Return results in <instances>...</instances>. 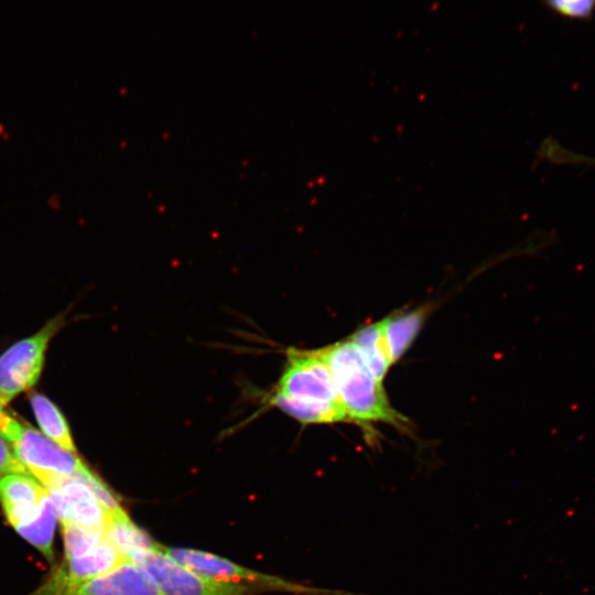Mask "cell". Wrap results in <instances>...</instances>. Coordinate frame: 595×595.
I'll use <instances>...</instances> for the list:
<instances>
[{
  "instance_id": "2e32d148",
  "label": "cell",
  "mask_w": 595,
  "mask_h": 595,
  "mask_svg": "<svg viewBox=\"0 0 595 595\" xmlns=\"http://www.w3.org/2000/svg\"><path fill=\"white\" fill-rule=\"evenodd\" d=\"M63 536L66 559L82 556L106 539L102 531L73 523L63 524Z\"/></svg>"
},
{
  "instance_id": "5bb4252c",
  "label": "cell",
  "mask_w": 595,
  "mask_h": 595,
  "mask_svg": "<svg viewBox=\"0 0 595 595\" xmlns=\"http://www.w3.org/2000/svg\"><path fill=\"white\" fill-rule=\"evenodd\" d=\"M56 519L57 516L53 502L50 495H47L39 512L32 519L14 529L21 537L41 551L48 561H52Z\"/></svg>"
},
{
  "instance_id": "e0dca14e",
  "label": "cell",
  "mask_w": 595,
  "mask_h": 595,
  "mask_svg": "<svg viewBox=\"0 0 595 595\" xmlns=\"http://www.w3.org/2000/svg\"><path fill=\"white\" fill-rule=\"evenodd\" d=\"M537 156L540 161L556 165L595 166V158L576 153L551 137L540 143Z\"/></svg>"
},
{
  "instance_id": "44dd1931",
  "label": "cell",
  "mask_w": 595,
  "mask_h": 595,
  "mask_svg": "<svg viewBox=\"0 0 595 595\" xmlns=\"http://www.w3.org/2000/svg\"><path fill=\"white\" fill-rule=\"evenodd\" d=\"M21 429V423L10 418L6 412L0 408V434L9 440L13 441Z\"/></svg>"
},
{
  "instance_id": "5b68a950",
  "label": "cell",
  "mask_w": 595,
  "mask_h": 595,
  "mask_svg": "<svg viewBox=\"0 0 595 595\" xmlns=\"http://www.w3.org/2000/svg\"><path fill=\"white\" fill-rule=\"evenodd\" d=\"M58 324L60 321L50 322L37 334L22 339L0 356V405L35 385L48 340Z\"/></svg>"
},
{
  "instance_id": "8992f818",
  "label": "cell",
  "mask_w": 595,
  "mask_h": 595,
  "mask_svg": "<svg viewBox=\"0 0 595 595\" xmlns=\"http://www.w3.org/2000/svg\"><path fill=\"white\" fill-rule=\"evenodd\" d=\"M48 491L62 524L73 523L105 532L110 515L91 488L77 476H55L41 482Z\"/></svg>"
},
{
  "instance_id": "9a60e30c",
  "label": "cell",
  "mask_w": 595,
  "mask_h": 595,
  "mask_svg": "<svg viewBox=\"0 0 595 595\" xmlns=\"http://www.w3.org/2000/svg\"><path fill=\"white\" fill-rule=\"evenodd\" d=\"M30 401L36 420L46 436L75 454L76 448L68 425L56 405L40 393L31 394Z\"/></svg>"
},
{
  "instance_id": "6da1fadb",
  "label": "cell",
  "mask_w": 595,
  "mask_h": 595,
  "mask_svg": "<svg viewBox=\"0 0 595 595\" xmlns=\"http://www.w3.org/2000/svg\"><path fill=\"white\" fill-rule=\"evenodd\" d=\"M269 402L304 424L350 422L323 348H289L282 375Z\"/></svg>"
},
{
  "instance_id": "30bf717a",
  "label": "cell",
  "mask_w": 595,
  "mask_h": 595,
  "mask_svg": "<svg viewBox=\"0 0 595 595\" xmlns=\"http://www.w3.org/2000/svg\"><path fill=\"white\" fill-rule=\"evenodd\" d=\"M47 495L45 487L31 475L9 474L0 478V502L14 528L32 519Z\"/></svg>"
},
{
  "instance_id": "277c9868",
  "label": "cell",
  "mask_w": 595,
  "mask_h": 595,
  "mask_svg": "<svg viewBox=\"0 0 595 595\" xmlns=\"http://www.w3.org/2000/svg\"><path fill=\"white\" fill-rule=\"evenodd\" d=\"M127 560L141 566L164 595H251L246 584L205 577L161 550L134 552Z\"/></svg>"
},
{
  "instance_id": "ffe728a7",
  "label": "cell",
  "mask_w": 595,
  "mask_h": 595,
  "mask_svg": "<svg viewBox=\"0 0 595 595\" xmlns=\"http://www.w3.org/2000/svg\"><path fill=\"white\" fill-rule=\"evenodd\" d=\"M9 474L31 475L15 453L13 454L0 437V475Z\"/></svg>"
},
{
  "instance_id": "7a4b0ae2",
  "label": "cell",
  "mask_w": 595,
  "mask_h": 595,
  "mask_svg": "<svg viewBox=\"0 0 595 595\" xmlns=\"http://www.w3.org/2000/svg\"><path fill=\"white\" fill-rule=\"evenodd\" d=\"M338 397L350 422L368 428L372 422L407 431L408 420L393 409L379 380L349 339L323 348Z\"/></svg>"
},
{
  "instance_id": "4fadbf2b",
  "label": "cell",
  "mask_w": 595,
  "mask_h": 595,
  "mask_svg": "<svg viewBox=\"0 0 595 595\" xmlns=\"http://www.w3.org/2000/svg\"><path fill=\"white\" fill-rule=\"evenodd\" d=\"M105 534L126 559L134 552L155 551L162 548L134 524L128 515L110 518Z\"/></svg>"
},
{
  "instance_id": "3957f363",
  "label": "cell",
  "mask_w": 595,
  "mask_h": 595,
  "mask_svg": "<svg viewBox=\"0 0 595 595\" xmlns=\"http://www.w3.org/2000/svg\"><path fill=\"white\" fill-rule=\"evenodd\" d=\"M162 550L190 570L216 581L252 584L264 588L269 587L271 589L288 591L305 595H367L294 584L277 576L244 567L230 560L205 551L187 548H167L163 545Z\"/></svg>"
},
{
  "instance_id": "d6986e66",
  "label": "cell",
  "mask_w": 595,
  "mask_h": 595,
  "mask_svg": "<svg viewBox=\"0 0 595 595\" xmlns=\"http://www.w3.org/2000/svg\"><path fill=\"white\" fill-rule=\"evenodd\" d=\"M556 12L572 19L589 18L595 11V0H547Z\"/></svg>"
},
{
  "instance_id": "ac0fdd59",
  "label": "cell",
  "mask_w": 595,
  "mask_h": 595,
  "mask_svg": "<svg viewBox=\"0 0 595 595\" xmlns=\"http://www.w3.org/2000/svg\"><path fill=\"white\" fill-rule=\"evenodd\" d=\"M77 477H80L88 484L101 506L110 515V518L127 515L110 488L96 474L89 470L88 467Z\"/></svg>"
},
{
  "instance_id": "8fae6325",
  "label": "cell",
  "mask_w": 595,
  "mask_h": 595,
  "mask_svg": "<svg viewBox=\"0 0 595 595\" xmlns=\"http://www.w3.org/2000/svg\"><path fill=\"white\" fill-rule=\"evenodd\" d=\"M431 307V304H425L411 311L398 312L380 321L392 365L411 347Z\"/></svg>"
},
{
  "instance_id": "52a82bcc",
  "label": "cell",
  "mask_w": 595,
  "mask_h": 595,
  "mask_svg": "<svg viewBox=\"0 0 595 595\" xmlns=\"http://www.w3.org/2000/svg\"><path fill=\"white\" fill-rule=\"evenodd\" d=\"M12 443L18 458L40 482L55 476H79L87 467L76 454L28 425L21 424Z\"/></svg>"
},
{
  "instance_id": "7c38bea8",
  "label": "cell",
  "mask_w": 595,
  "mask_h": 595,
  "mask_svg": "<svg viewBox=\"0 0 595 595\" xmlns=\"http://www.w3.org/2000/svg\"><path fill=\"white\" fill-rule=\"evenodd\" d=\"M349 339L356 345L372 374L382 381L392 363L385 342L381 322L361 327Z\"/></svg>"
},
{
  "instance_id": "9c48e42d",
  "label": "cell",
  "mask_w": 595,
  "mask_h": 595,
  "mask_svg": "<svg viewBox=\"0 0 595 595\" xmlns=\"http://www.w3.org/2000/svg\"><path fill=\"white\" fill-rule=\"evenodd\" d=\"M71 595H164L137 563L125 561L113 570L78 586Z\"/></svg>"
},
{
  "instance_id": "ba28073f",
  "label": "cell",
  "mask_w": 595,
  "mask_h": 595,
  "mask_svg": "<svg viewBox=\"0 0 595 595\" xmlns=\"http://www.w3.org/2000/svg\"><path fill=\"white\" fill-rule=\"evenodd\" d=\"M127 559L106 538L86 554L66 559V564L52 578L42 595H71L78 586L98 577Z\"/></svg>"
}]
</instances>
